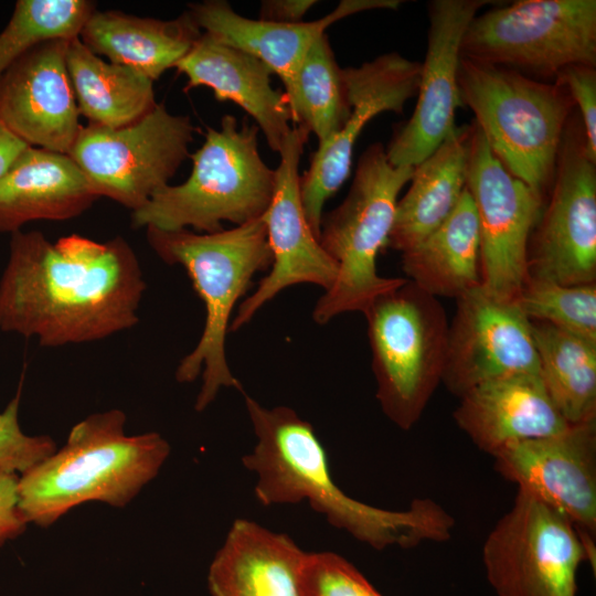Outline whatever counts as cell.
I'll list each match as a JSON object with an SVG mask.
<instances>
[{"mask_svg": "<svg viewBox=\"0 0 596 596\" xmlns=\"http://www.w3.org/2000/svg\"><path fill=\"white\" fill-rule=\"evenodd\" d=\"M146 281L121 237L97 242L39 231L11 234L0 278V330L47 348L94 342L139 322Z\"/></svg>", "mask_w": 596, "mask_h": 596, "instance_id": "6da1fadb", "label": "cell"}, {"mask_svg": "<svg viewBox=\"0 0 596 596\" xmlns=\"http://www.w3.org/2000/svg\"><path fill=\"white\" fill-rule=\"evenodd\" d=\"M466 189L478 216L481 286L515 301L528 278V249L543 195L514 178L473 123Z\"/></svg>", "mask_w": 596, "mask_h": 596, "instance_id": "4fadbf2b", "label": "cell"}, {"mask_svg": "<svg viewBox=\"0 0 596 596\" xmlns=\"http://www.w3.org/2000/svg\"><path fill=\"white\" fill-rule=\"evenodd\" d=\"M125 424L120 409L92 414L63 447L19 476V508L29 523L47 528L91 501L124 508L157 477L169 443L156 432L126 435Z\"/></svg>", "mask_w": 596, "mask_h": 596, "instance_id": "3957f363", "label": "cell"}, {"mask_svg": "<svg viewBox=\"0 0 596 596\" xmlns=\"http://www.w3.org/2000/svg\"><path fill=\"white\" fill-rule=\"evenodd\" d=\"M421 67L418 62L393 52L342 68L350 106L348 118L338 132L319 143L308 170L300 175L304 211L318 238L323 206L350 174L358 137L376 115L403 111L406 102L417 94Z\"/></svg>", "mask_w": 596, "mask_h": 596, "instance_id": "5bb4252c", "label": "cell"}, {"mask_svg": "<svg viewBox=\"0 0 596 596\" xmlns=\"http://www.w3.org/2000/svg\"><path fill=\"white\" fill-rule=\"evenodd\" d=\"M195 127L160 103L139 120L119 128L87 124L68 156L98 198L131 210L143 206L169 184L190 157Z\"/></svg>", "mask_w": 596, "mask_h": 596, "instance_id": "8fae6325", "label": "cell"}, {"mask_svg": "<svg viewBox=\"0 0 596 596\" xmlns=\"http://www.w3.org/2000/svg\"><path fill=\"white\" fill-rule=\"evenodd\" d=\"M472 126L456 127L421 163L397 201L387 247L406 252L456 210L466 189Z\"/></svg>", "mask_w": 596, "mask_h": 596, "instance_id": "484cf974", "label": "cell"}, {"mask_svg": "<svg viewBox=\"0 0 596 596\" xmlns=\"http://www.w3.org/2000/svg\"><path fill=\"white\" fill-rule=\"evenodd\" d=\"M461 104L475 114L489 148L514 178L544 194L565 125L575 109L566 87L514 70L461 57Z\"/></svg>", "mask_w": 596, "mask_h": 596, "instance_id": "8992f818", "label": "cell"}, {"mask_svg": "<svg viewBox=\"0 0 596 596\" xmlns=\"http://www.w3.org/2000/svg\"><path fill=\"white\" fill-rule=\"evenodd\" d=\"M20 392L0 412V469L23 473L56 450L46 435L30 436L19 424Z\"/></svg>", "mask_w": 596, "mask_h": 596, "instance_id": "836d02e7", "label": "cell"}, {"mask_svg": "<svg viewBox=\"0 0 596 596\" xmlns=\"http://www.w3.org/2000/svg\"><path fill=\"white\" fill-rule=\"evenodd\" d=\"M153 252L167 264L181 265L205 307L202 334L194 349L175 370L180 383L202 376L194 408L204 411L223 387L243 392L230 370L225 341L237 300L247 292L253 277L267 270L273 260L266 226L260 217L215 233L189 228L162 231L146 227Z\"/></svg>", "mask_w": 596, "mask_h": 596, "instance_id": "277c9868", "label": "cell"}, {"mask_svg": "<svg viewBox=\"0 0 596 596\" xmlns=\"http://www.w3.org/2000/svg\"><path fill=\"white\" fill-rule=\"evenodd\" d=\"M307 553L289 536L237 519L209 570L212 596H302Z\"/></svg>", "mask_w": 596, "mask_h": 596, "instance_id": "cb8c5ba5", "label": "cell"}, {"mask_svg": "<svg viewBox=\"0 0 596 596\" xmlns=\"http://www.w3.org/2000/svg\"><path fill=\"white\" fill-rule=\"evenodd\" d=\"M97 199L68 155L29 146L0 178V232L13 234L32 221L77 217Z\"/></svg>", "mask_w": 596, "mask_h": 596, "instance_id": "603a6c76", "label": "cell"}, {"mask_svg": "<svg viewBox=\"0 0 596 596\" xmlns=\"http://www.w3.org/2000/svg\"><path fill=\"white\" fill-rule=\"evenodd\" d=\"M550 201L533 228L528 276L565 286L596 283V162L577 110L560 143Z\"/></svg>", "mask_w": 596, "mask_h": 596, "instance_id": "7c38bea8", "label": "cell"}, {"mask_svg": "<svg viewBox=\"0 0 596 596\" xmlns=\"http://www.w3.org/2000/svg\"><path fill=\"white\" fill-rule=\"evenodd\" d=\"M454 412L458 427L482 451L551 436L570 424L561 415L539 374H519L477 385Z\"/></svg>", "mask_w": 596, "mask_h": 596, "instance_id": "44dd1931", "label": "cell"}, {"mask_svg": "<svg viewBox=\"0 0 596 596\" xmlns=\"http://www.w3.org/2000/svg\"><path fill=\"white\" fill-rule=\"evenodd\" d=\"M364 316L376 400L392 423L408 430L443 380L449 334L445 309L407 279L379 296Z\"/></svg>", "mask_w": 596, "mask_h": 596, "instance_id": "ba28073f", "label": "cell"}, {"mask_svg": "<svg viewBox=\"0 0 596 596\" xmlns=\"http://www.w3.org/2000/svg\"><path fill=\"white\" fill-rule=\"evenodd\" d=\"M515 302L531 321L596 342V283L565 286L528 276Z\"/></svg>", "mask_w": 596, "mask_h": 596, "instance_id": "1f68e13d", "label": "cell"}, {"mask_svg": "<svg viewBox=\"0 0 596 596\" xmlns=\"http://www.w3.org/2000/svg\"><path fill=\"white\" fill-rule=\"evenodd\" d=\"M175 68L187 76V89L205 86L219 102L243 108L269 148L280 151L294 126L285 93L273 88V72L262 61L202 32Z\"/></svg>", "mask_w": 596, "mask_h": 596, "instance_id": "7402d4cb", "label": "cell"}, {"mask_svg": "<svg viewBox=\"0 0 596 596\" xmlns=\"http://www.w3.org/2000/svg\"><path fill=\"white\" fill-rule=\"evenodd\" d=\"M26 147L29 146L0 120V178Z\"/></svg>", "mask_w": 596, "mask_h": 596, "instance_id": "74e56055", "label": "cell"}, {"mask_svg": "<svg viewBox=\"0 0 596 596\" xmlns=\"http://www.w3.org/2000/svg\"><path fill=\"white\" fill-rule=\"evenodd\" d=\"M456 301L441 380L449 392L461 397L489 381L540 375L531 321L515 301L500 299L481 285Z\"/></svg>", "mask_w": 596, "mask_h": 596, "instance_id": "2e32d148", "label": "cell"}, {"mask_svg": "<svg viewBox=\"0 0 596 596\" xmlns=\"http://www.w3.org/2000/svg\"><path fill=\"white\" fill-rule=\"evenodd\" d=\"M413 171L394 167L381 143L371 145L359 159L343 202L322 215L319 242L337 263L338 276L315 305L316 323L350 311L364 315L379 296L407 280L380 276L376 259L387 247L397 196Z\"/></svg>", "mask_w": 596, "mask_h": 596, "instance_id": "52a82bcc", "label": "cell"}, {"mask_svg": "<svg viewBox=\"0 0 596 596\" xmlns=\"http://www.w3.org/2000/svg\"><path fill=\"white\" fill-rule=\"evenodd\" d=\"M66 65L79 115L88 124L124 127L157 105L152 79L131 67L104 61L78 36L68 40Z\"/></svg>", "mask_w": 596, "mask_h": 596, "instance_id": "83f0119b", "label": "cell"}, {"mask_svg": "<svg viewBox=\"0 0 596 596\" xmlns=\"http://www.w3.org/2000/svg\"><path fill=\"white\" fill-rule=\"evenodd\" d=\"M555 81L570 93L584 126L588 155L596 162V67L572 64L561 70Z\"/></svg>", "mask_w": 596, "mask_h": 596, "instance_id": "e575fe53", "label": "cell"}, {"mask_svg": "<svg viewBox=\"0 0 596 596\" xmlns=\"http://www.w3.org/2000/svg\"><path fill=\"white\" fill-rule=\"evenodd\" d=\"M401 3L398 0H343L326 17L299 23L248 19L223 0L191 3L188 12L204 33L262 61L279 77L286 91L310 47L331 24L361 11L396 9Z\"/></svg>", "mask_w": 596, "mask_h": 596, "instance_id": "ffe728a7", "label": "cell"}, {"mask_svg": "<svg viewBox=\"0 0 596 596\" xmlns=\"http://www.w3.org/2000/svg\"><path fill=\"white\" fill-rule=\"evenodd\" d=\"M95 10L87 0H18L0 32V77L36 44L78 36Z\"/></svg>", "mask_w": 596, "mask_h": 596, "instance_id": "4dcf8cb0", "label": "cell"}, {"mask_svg": "<svg viewBox=\"0 0 596 596\" xmlns=\"http://www.w3.org/2000/svg\"><path fill=\"white\" fill-rule=\"evenodd\" d=\"M202 35L189 12L172 20L95 10L78 38L95 54L131 67L153 82L175 67Z\"/></svg>", "mask_w": 596, "mask_h": 596, "instance_id": "d4e9b609", "label": "cell"}, {"mask_svg": "<svg viewBox=\"0 0 596 596\" xmlns=\"http://www.w3.org/2000/svg\"><path fill=\"white\" fill-rule=\"evenodd\" d=\"M494 469L518 489L596 534V421L561 433L505 445L491 455Z\"/></svg>", "mask_w": 596, "mask_h": 596, "instance_id": "e0dca14e", "label": "cell"}, {"mask_svg": "<svg viewBox=\"0 0 596 596\" xmlns=\"http://www.w3.org/2000/svg\"><path fill=\"white\" fill-rule=\"evenodd\" d=\"M19 473L0 469V546L21 535L29 522L19 508Z\"/></svg>", "mask_w": 596, "mask_h": 596, "instance_id": "d590c367", "label": "cell"}, {"mask_svg": "<svg viewBox=\"0 0 596 596\" xmlns=\"http://www.w3.org/2000/svg\"><path fill=\"white\" fill-rule=\"evenodd\" d=\"M315 0H265L260 4V20L279 23H299Z\"/></svg>", "mask_w": 596, "mask_h": 596, "instance_id": "8d00e7d4", "label": "cell"}, {"mask_svg": "<svg viewBox=\"0 0 596 596\" xmlns=\"http://www.w3.org/2000/svg\"><path fill=\"white\" fill-rule=\"evenodd\" d=\"M68 40L36 44L0 77V120L28 146L66 155L82 128L66 65Z\"/></svg>", "mask_w": 596, "mask_h": 596, "instance_id": "d6986e66", "label": "cell"}, {"mask_svg": "<svg viewBox=\"0 0 596 596\" xmlns=\"http://www.w3.org/2000/svg\"><path fill=\"white\" fill-rule=\"evenodd\" d=\"M461 57L545 79L572 64L596 66L595 0H520L476 15Z\"/></svg>", "mask_w": 596, "mask_h": 596, "instance_id": "9c48e42d", "label": "cell"}, {"mask_svg": "<svg viewBox=\"0 0 596 596\" xmlns=\"http://www.w3.org/2000/svg\"><path fill=\"white\" fill-rule=\"evenodd\" d=\"M285 96L294 126L315 134L319 143L340 130L350 106L327 34L310 47Z\"/></svg>", "mask_w": 596, "mask_h": 596, "instance_id": "f546056e", "label": "cell"}, {"mask_svg": "<svg viewBox=\"0 0 596 596\" xmlns=\"http://www.w3.org/2000/svg\"><path fill=\"white\" fill-rule=\"evenodd\" d=\"M486 0H434L428 4V45L421 67L417 103L385 153L394 167H416L456 128L462 105L458 89L464 34Z\"/></svg>", "mask_w": 596, "mask_h": 596, "instance_id": "ac0fdd59", "label": "cell"}, {"mask_svg": "<svg viewBox=\"0 0 596 596\" xmlns=\"http://www.w3.org/2000/svg\"><path fill=\"white\" fill-rule=\"evenodd\" d=\"M302 596H382L348 560L332 552L307 553Z\"/></svg>", "mask_w": 596, "mask_h": 596, "instance_id": "d6a6232c", "label": "cell"}, {"mask_svg": "<svg viewBox=\"0 0 596 596\" xmlns=\"http://www.w3.org/2000/svg\"><path fill=\"white\" fill-rule=\"evenodd\" d=\"M594 540L518 489L483 543L486 577L498 596H577L581 564L595 566Z\"/></svg>", "mask_w": 596, "mask_h": 596, "instance_id": "30bf717a", "label": "cell"}, {"mask_svg": "<svg viewBox=\"0 0 596 596\" xmlns=\"http://www.w3.org/2000/svg\"><path fill=\"white\" fill-rule=\"evenodd\" d=\"M309 132L292 127L278 152L275 189L262 215L273 260L269 273L244 299L230 323L234 332L247 324L257 311L284 289L297 284L318 285L329 290L338 276V265L311 230L300 196L299 164Z\"/></svg>", "mask_w": 596, "mask_h": 596, "instance_id": "9a60e30c", "label": "cell"}, {"mask_svg": "<svg viewBox=\"0 0 596 596\" xmlns=\"http://www.w3.org/2000/svg\"><path fill=\"white\" fill-rule=\"evenodd\" d=\"M402 267L406 279L434 297L458 299L481 285L478 216L467 189L440 226L402 253Z\"/></svg>", "mask_w": 596, "mask_h": 596, "instance_id": "4316f807", "label": "cell"}, {"mask_svg": "<svg viewBox=\"0 0 596 596\" xmlns=\"http://www.w3.org/2000/svg\"><path fill=\"white\" fill-rule=\"evenodd\" d=\"M243 394L257 443L242 460L257 476L255 496L262 504L307 500L331 525L376 550L451 539L455 518L430 498L393 511L344 493L330 475L326 450L309 422L290 407L268 408Z\"/></svg>", "mask_w": 596, "mask_h": 596, "instance_id": "7a4b0ae2", "label": "cell"}, {"mask_svg": "<svg viewBox=\"0 0 596 596\" xmlns=\"http://www.w3.org/2000/svg\"><path fill=\"white\" fill-rule=\"evenodd\" d=\"M258 132L256 125L223 116L220 128L209 127L201 148L190 155L189 178L131 212L132 227L215 233L223 222L238 226L260 217L274 194L275 170L259 155Z\"/></svg>", "mask_w": 596, "mask_h": 596, "instance_id": "5b68a950", "label": "cell"}, {"mask_svg": "<svg viewBox=\"0 0 596 596\" xmlns=\"http://www.w3.org/2000/svg\"><path fill=\"white\" fill-rule=\"evenodd\" d=\"M531 330L540 376L561 415L570 425L596 421V342L541 321Z\"/></svg>", "mask_w": 596, "mask_h": 596, "instance_id": "f1b7e54d", "label": "cell"}]
</instances>
